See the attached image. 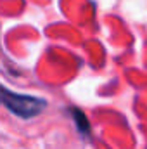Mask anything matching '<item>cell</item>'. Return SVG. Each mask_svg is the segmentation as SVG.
Listing matches in <instances>:
<instances>
[{
    "mask_svg": "<svg viewBox=\"0 0 147 149\" xmlns=\"http://www.w3.org/2000/svg\"><path fill=\"white\" fill-rule=\"evenodd\" d=\"M2 104L21 120H31L47 108L45 99L30 94H17L9 90L7 87L2 88Z\"/></svg>",
    "mask_w": 147,
    "mask_h": 149,
    "instance_id": "6da1fadb",
    "label": "cell"
},
{
    "mask_svg": "<svg viewBox=\"0 0 147 149\" xmlns=\"http://www.w3.org/2000/svg\"><path fill=\"white\" fill-rule=\"evenodd\" d=\"M69 114H71V118H73L74 125H76V128H78V132L83 135V137H90L92 135V128H90V123H88V120H87V114L81 111V109H78V108H69L68 109Z\"/></svg>",
    "mask_w": 147,
    "mask_h": 149,
    "instance_id": "7a4b0ae2",
    "label": "cell"
}]
</instances>
